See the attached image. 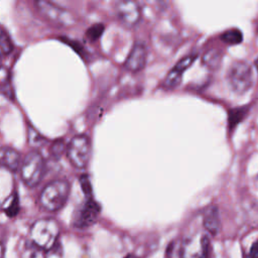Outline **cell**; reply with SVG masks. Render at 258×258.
I'll return each instance as SVG.
<instances>
[{
  "label": "cell",
  "instance_id": "6da1fadb",
  "mask_svg": "<svg viewBox=\"0 0 258 258\" xmlns=\"http://www.w3.org/2000/svg\"><path fill=\"white\" fill-rule=\"evenodd\" d=\"M71 185L67 179H53L46 183L39 194V204L42 209L48 212L60 210L67 203L70 196Z\"/></svg>",
  "mask_w": 258,
  "mask_h": 258
},
{
  "label": "cell",
  "instance_id": "7a4b0ae2",
  "mask_svg": "<svg viewBox=\"0 0 258 258\" xmlns=\"http://www.w3.org/2000/svg\"><path fill=\"white\" fill-rule=\"evenodd\" d=\"M60 233V227L52 218L36 220L30 227L29 237L32 243L40 249L49 250L56 243Z\"/></svg>",
  "mask_w": 258,
  "mask_h": 258
},
{
  "label": "cell",
  "instance_id": "3957f363",
  "mask_svg": "<svg viewBox=\"0 0 258 258\" xmlns=\"http://www.w3.org/2000/svg\"><path fill=\"white\" fill-rule=\"evenodd\" d=\"M19 169L23 182L29 187H34L43 178L46 169L45 160L39 151L31 150L24 156Z\"/></svg>",
  "mask_w": 258,
  "mask_h": 258
},
{
  "label": "cell",
  "instance_id": "277c9868",
  "mask_svg": "<svg viewBox=\"0 0 258 258\" xmlns=\"http://www.w3.org/2000/svg\"><path fill=\"white\" fill-rule=\"evenodd\" d=\"M227 79L231 89L236 94H245L253 86L252 68L245 60H236L229 68Z\"/></svg>",
  "mask_w": 258,
  "mask_h": 258
},
{
  "label": "cell",
  "instance_id": "5b68a950",
  "mask_svg": "<svg viewBox=\"0 0 258 258\" xmlns=\"http://www.w3.org/2000/svg\"><path fill=\"white\" fill-rule=\"evenodd\" d=\"M91 141L87 135L74 136L66 147V154L73 166L79 169L87 167L91 158Z\"/></svg>",
  "mask_w": 258,
  "mask_h": 258
},
{
  "label": "cell",
  "instance_id": "8992f818",
  "mask_svg": "<svg viewBox=\"0 0 258 258\" xmlns=\"http://www.w3.org/2000/svg\"><path fill=\"white\" fill-rule=\"evenodd\" d=\"M37 12L50 24L57 27L67 28L75 23L73 14L66 8L60 7L50 1L39 0L34 3Z\"/></svg>",
  "mask_w": 258,
  "mask_h": 258
},
{
  "label": "cell",
  "instance_id": "52a82bcc",
  "mask_svg": "<svg viewBox=\"0 0 258 258\" xmlns=\"http://www.w3.org/2000/svg\"><path fill=\"white\" fill-rule=\"evenodd\" d=\"M116 16L126 27L137 25L141 19L142 12L138 2L134 0H121L115 5Z\"/></svg>",
  "mask_w": 258,
  "mask_h": 258
},
{
  "label": "cell",
  "instance_id": "ba28073f",
  "mask_svg": "<svg viewBox=\"0 0 258 258\" xmlns=\"http://www.w3.org/2000/svg\"><path fill=\"white\" fill-rule=\"evenodd\" d=\"M100 212V205L93 198H86V201L81 205L75 214V227L84 229L92 226L97 221Z\"/></svg>",
  "mask_w": 258,
  "mask_h": 258
},
{
  "label": "cell",
  "instance_id": "9c48e42d",
  "mask_svg": "<svg viewBox=\"0 0 258 258\" xmlns=\"http://www.w3.org/2000/svg\"><path fill=\"white\" fill-rule=\"evenodd\" d=\"M147 61V47L143 42H136L132 46L127 58L124 61V68L132 73H137L144 69Z\"/></svg>",
  "mask_w": 258,
  "mask_h": 258
},
{
  "label": "cell",
  "instance_id": "30bf717a",
  "mask_svg": "<svg viewBox=\"0 0 258 258\" xmlns=\"http://www.w3.org/2000/svg\"><path fill=\"white\" fill-rule=\"evenodd\" d=\"M21 155L18 150L11 146H0V165L15 172L20 168Z\"/></svg>",
  "mask_w": 258,
  "mask_h": 258
},
{
  "label": "cell",
  "instance_id": "8fae6325",
  "mask_svg": "<svg viewBox=\"0 0 258 258\" xmlns=\"http://www.w3.org/2000/svg\"><path fill=\"white\" fill-rule=\"evenodd\" d=\"M203 226L212 236L219 234L221 230V218L218 206H209L203 215Z\"/></svg>",
  "mask_w": 258,
  "mask_h": 258
},
{
  "label": "cell",
  "instance_id": "7c38bea8",
  "mask_svg": "<svg viewBox=\"0 0 258 258\" xmlns=\"http://www.w3.org/2000/svg\"><path fill=\"white\" fill-rule=\"evenodd\" d=\"M249 107L243 106V107H237L229 110L228 112V128L229 131H233L239 123L243 121L245 118Z\"/></svg>",
  "mask_w": 258,
  "mask_h": 258
},
{
  "label": "cell",
  "instance_id": "4fadbf2b",
  "mask_svg": "<svg viewBox=\"0 0 258 258\" xmlns=\"http://www.w3.org/2000/svg\"><path fill=\"white\" fill-rule=\"evenodd\" d=\"M202 60L205 66L212 70H216L219 68L222 61V53L217 48H211L206 51L202 57Z\"/></svg>",
  "mask_w": 258,
  "mask_h": 258
},
{
  "label": "cell",
  "instance_id": "5bb4252c",
  "mask_svg": "<svg viewBox=\"0 0 258 258\" xmlns=\"http://www.w3.org/2000/svg\"><path fill=\"white\" fill-rule=\"evenodd\" d=\"M182 73L176 71L174 68H172L167 75L165 76L163 80V87L167 90H172L175 89L177 86L180 85L181 80H182Z\"/></svg>",
  "mask_w": 258,
  "mask_h": 258
},
{
  "label": "cell",
  "instance_id": "9a60e30c",
  "mask_svg": "<svg viewBox=\"0 0 258 258\" xmlns=\"http://www.w3.org/2000/svg\"><path fill=\"white\" fill-rule=\"evenodd\" d=\"M0 90L8 97L13 96L10 72L5 67H1V66H0Z\"/></svg>",
  "mask_w": 258,
  "mask_h": 258
},
{
  "label": "cell",
  "instance_id": "2e32d148",
  "mask_svg": "<svg viewBox=\"0 0 258 258\" xmlns=\"http://www.w3.org/2000/svg\"><path fill=\"white\" fill-rule=\"evenodd\" d=\"M221 38L224 42L230 44V45H235L239 44L243 40V33L241 32L240 29L237 28H231L226 30L222 35Z\"/></svg>",
  "mask_w": 258,
  "mask_h": 258
},
{
  "label": "cell",
  "instance_id": "e0dca14e",
  "mask_svg": "<svg viewBox=\"0 0 258 258\" xmlns=\"http://www.w3.org/2000/svg\"><path fill=\"white\" fill-rule=\"evenodd\" d=\"M14 48L13 42L11 37L9 36L8 32L0 26V53L7 55L9 54Z\"/></svg>",
  "mask_w": 258,
  "mask_h": 258
},
{
  "label": "cell",
  "instance_id": "ac0fdd59",
  "mask_svg": "<svg viewBox=\"0 0 258 258\" xmlns=\"http://www.w3.org/2000/svg\"><path fill=\"white\" fill-rule=\"evenodd\" d=\"M183 256V247L180 241H172L166 250V258H182Z\"/></svg>",
  "mask_w": 258,
  "mask_h": 258
},
{
  "label": "cell",
  "instance_id": "d6986e66",
  "mask_svg": "<svg viewBox=\"0 0 258 258\" xmlns=\"http://www.w3.org/2000/svg\"><path fill=\"white\" fill-rule=\"evenodd\" d=\"M198 54L196 53H191V54H187L185 56H183L181 59H179L175 66L173 67L176 71L180 72V73H184L188 68L191 67V64L195 62V60L197 59Z\"/></svg>",
  "mask_w": 258,
  "mask_h": 258
},
{
  "label": "cell",
  "instance_id": "ffe728a7",
  "mask_svg": "<svg viewBox=\"0 0 258 258\" xmlns=\"http://www.w3.org/2000/svg\"><path fill=\"white\" fill-rule=\"evenodd\" d=\"M105 29V26L103 23H97L92 25L90 28L87 29L86 31V37L90 40V41H96L97 39H99L101 37V35L103 34Z\"/></svg>",
  "mask_w": 258,
  "mask_h": 258
},
{
  "label": "cell",
  "instance_id": "44dd1931",
  "mask_svg": "<svg viewBox=\"0 0 258 258\" xmlns=\"http://www.w3.org/2000/svg\"><path fill=\"white\" fill-rule=\"evenodd\" d=\"M80 184L86 198H92V185L90 178L87 174H83L80 176Z\"/></svg>",
  "mask_w": 258,
  "mask_h": 258
},
{
  "label": "cell",
  "instance_id": "7402d4cb",
  "mask_svg": "<svg viewBox=\"0 0 258 258\" xmlns=\"http://www.w3.org/2000/svg\"><path fill=\"white\" fill-rule=\"evenodd\" d=\"M17 212H18V200H17V196H14L12 203L6 209V214L10 217H13L17 215Z\"/></svg>",
  "mask_w": 258,
  "mask_h": 258
},
{
  "label": "cell",
  "instance_id": "603a6c76",
  "mask_svg": "<svg viewBox=\"0 0 258 258\" xmlns=\"http://www.w3.org/2000/svg\"><path fill=\"white\" fill-rule=\"evenodd\" d=\"M247 258H258V241L253 243L251 246Z\"/></svg>",
  "mask_w": 258,
  "mask_h": 258
},
{
  "label": "cell",
  "instance_id": "cb8c5ba5",
  "mask_svg": "<svg viewBox=\"0 0 258 258\" xmlns=\"http://www.w3.org/2000/svg\"><path fill=\"white\" fill-rule=\"evenodd\" d=\"M3 256H4V247L0 243V258H3Z\"/></svg>",
  "mask_w": 258,
  "mask_h": 258
},
{
  "label": "cell",
  "instance_id": "d4e9b609",
  "mask_svg": "<svg viewBox=\"0 0 258 258\" xmlns=\"http://www.w3.org/2000/svg\"><path fill=\"white\" fill-rule=\"evenodd\" d=\"M254 64H255V68H256V70H257V72H258V57L255 59Z\"/></svg>",
  "mask_w": 258,
  "mask_h": 258
},
{
  "label": "cell",
  "instance_id": "484cf974",
  "mask_svg": "<svg viewBox=\"0 0 258 258\" xmlns=\"http://www.w3.org/2000/svg\"><path fill=\"white\" fill-rule=\"evenodd\" d=\"M125 258H138V257L135 256V255H133V254H129V255H127Z\"/></svg>",
  "mask_w": 258,
  "mask_h": 258
},
{
  "label": "cell",
  "instance_id": "4316f807",
  "mask_svg": "<svg viewBox=\"0 0 258 258\" xmlns=\"http://www.w3.org/2000/svg\"><path fill=\"white\" fill-rule=\"evenodd\" d=\"M0 61H1V53H0Z\"/></svg>",
  "mask_w": 258,
  "mask_h": 258
}]
</instances>
